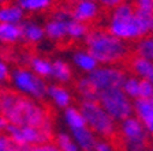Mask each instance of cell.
I'll use <instances>...</instances> for the list:
<instances>
[{
  "label": "cell",
  "instance_id": "38",
  "mask_svg": "<svg viewBox=\"0 0 153 151\" xmlns=\"http://www.w3.org/2000/svg\"><path fill=\"white\" fill-rule=\"evenodd\" d=\"M73 4H75V3H79V1H85V0H70ZM93 1H97V0H93Z\"/></svg>",
  "mask_w": 153,
  "mask_h": 151
},
{
  "label": "cell",
  "instance_id": "34",
  "mask_svg": "<svg viewBox=\"0 0 153 151\" xmlns=\"http://www.w3.org/2000/svg\"><path fill=\"white\" fill-rule=\"evenodd\" d=\"M11 146V139L7 135H0V151H8Z\"/></svg>",
  "mask_w": 153,
  "mask_h": 151
},
{
  "label": "cell",
  "instance_id": "7",
  "mask_svg": "<svg viewBox=\"0 0 153 151\" xmlns=\"http://www.w3.org/2000/svg\"><path fill=\"white\" fill-rule=\"evenodd\" d=\"M118 129L123 139L124 151H148L149 135L135 116L122 120Z\"/></svg>",
  "mask_w": 153,
  "mask_h": 151
},
{
  "label": "cell",
  "instance_id": "40",
  "mask_svg": "<svg viewBox=\"0 0 153 151\" xmlns=\"http://www.w3.org/2000/svg\"><path fill=\"white\" fill-rule=\"evenodd\" d=\"M148 151H153V150H148Z\"/></svg>",
  "mask_w": 153,
  "mask_h": 151
},
{
  "label": "cell",
  "instance_id": "27",
  "mask_svg": "<svg viewBox=\"0 0 153 151\" xmlns=\"http://www.w3.org/2000/svg\"><path fill=\"white\" fill-rule=\"evenodd\" d=\"M55 144L59 148V151H79L76 143L71 135L66 132H59L55 138Z\"/></svg>",
  "mask_w": 153,
  "mask_h": 151
},
{
  "label": "cell",
  "instance_id": "23",
  "mask_svg": "<svg viewBox=\"0 0 153 151\" xmlns=\"http://www.w3.org/2000/svg\"><path fill=\"white\" fill-rule=\"evenodd\" d=\"M53 0H16V6L22 10L23 13H40L49 8Z\"/></svg>",
  "mask_w": 153,
  "mask_h": 151
},
{
  "label": "cell",
  "instance_id": "26",
  "mask_svg": "<svg viewBox=\"0 0 153 151\" xmlns=\"http://www.w3.org/2000/svg\"><path fill=\"white\" fill-rule=\"evenodd\" d=\"M75 90L78 93V95L82 98V101H96V98H97V93L92 87V85L89 83L86 76H82V78L76 80Z\"/></svg>",
  "mask_w": 153,
  "mask_h": 151
},
{
  "label": "cell",
  "instance_id": "39",
  "mask_svg": "<svg viewBox=\"0 0 153 151\" xmlns=\"http://www.w3.org/2000/svg\"><path fill=\"white\" fill-rule=\"evenodd\" d=\"M7 0H0V6H3V4H6Z\"/></svg>",
  "mask_w": 153,
  "mask_h": 151
},
{
  "label": "cell",
  "instance_id": "22",
  "mask_svg": "<svg viewBox=\"0 0 153 151\" xmlns=\"http://www.w3.org/2000/svg\"><path fill=\"white\" fill-rule=\"evenodd\" d=\"M64 121H66L67 127L70 128V131H74V129H79L82 127H86L85 119H83L81 110L75 106H68L64 109Z\"/></svg>",
  "mask_w": 153,
  "mask_h": 151
},
{
  "label": "cell",
  "instance_id": "21",
  "mask_svg": "<svg viewBox=\"0 0 153 151\" xmlns=\"http://www.w3.org/2000/svg\"><path fill=\"white\" fill-rule=\"evenodd\" d=\"M51 78H53L59 83H68L73 79V69H71L70 64L60 59L52 61Z\"/></svg>",
  "mask_w": 153,
  "mask_h": 151
},
{
  "label": "cell",
  "instance_id": "16",
  "mask_svg": "<svg viewBox=\"0 0 153 151\" xmlns=\"http://www.w3.org/2000/svg\"><path fill=\"white\" fill-rule=\"evenodd\" d=\"M22 41V29L21 23H0V44L1 45H14Z\"/></svg>",
  "mask_w": 153,
  "mask_h": 151
},
{
  "label": "cell",
  "instance_id": "24",
  "mask_svg": "<svg viewBox=\"0 0 153 151\" xmlns=\"http://www.w3.org/2000/svg\"><path fill=\"white\" fill-rule=\"evenodd\" d=\"M135 53L138 57L153 61V34L140 38L135 45Z\"/></svg>",
  "mask_w": 153,
  "mask_h": 151
},
{
  "label": "cell",
  "instance_id": "32",
  "mask_svg": "<svg viewBox=\"0 0 153 151\" xmlns=\"http://www.w3.org/2000/svg\"><path fill=\"white\" fill-rule=\"evenodd\" d=\"M29 151H59V148L56 147L55 143L47 142V143H41V144L32 146V147L29 148Z\"/></svg>",
  "mask_w": 153,
  "mask_h": 151
},
{
  "label": "cell",
  "instance_id": "25",
  "mask_svg": "<svg viewBox=\"0 0 153 151\" xmlns=\"http://www.w3.org/2000/svg\"><path fill=\"white\" fill-rule=\"evenodd\" d=\"M89 33V27L86 23L78 22L75 19H70L67 23V37L71 40H85Z\"/></svg>",
  "mask_w": 153,
  "mask_h": 151
},
{
  "label": "cell",
  "instance_id": "9",
  "mask_svg": "<svg viewBox=\"0 0 153 151\" xmlns=\"http://www.w3.org/2000/svg\"><path fill=\"white\" fill-rule=\"evenodd\" d=\"M86 78L99 94L112 88H120L126 79V72L115 66H101L88 74Z\"/></svg>",
  "mask_w": 153,
  "mask_h": 151
},
{
  "label": "cell",
  "instance_id": "4",
  "mask_svg": "<svg viewBox=\"0 0 153 151\" xmlns=\"http://www.w3.org/2000/svg\"><path fill=\"white\" fill-rule=\"evenodd\" d=\"M79 110L85 119L86 127L94 135H99L104 139L116 135V121L111 119V116L100 106L97 101H82Z\"/></svg>",
  "mask_w": 153,
  "mask_h": 151
},
{
  "label": "cell",
  "instance_id": "5",
  "mask_svg": "<svg viewBox=\"0 0 153 151\" xmlns=\"http://www.w3.org/2000/svg\"><path fill=\"white\" fill-rule=\"evenodd\" d=\"M10 80L16 91L25 97L32 98L34 101H41L47 97L48 86L45 80L34 75L29 68L16 67L10 74Z\"/></svg>",
  "mask_w": 153,
  "mask_h": 151
},
{
  "label": "cell",
  "instance_id": "2",
  "mask_svg": "<svg viewBox=\"0 0 153 151\" xmlns=\"http://www.w3.org/2000/svg\"><path fill=\"white\" fill-rule=\"evenodd\" d=\"M86 50L102 66L120 63L128 53L127 44L101 29L89 30L85 37Z\"/></svg>",
  "mask_w": 153,
  "mask_h": 151
},
{
  "label": "cell",
  "instance_id": "20",
  "mask_svg": "<svg viewBox=\"0 0 153 151\" xmlns=\"http://www.w3.org/2000/svg\"><path fill=\"white\" fill-rule=\"evenodd\" d=\"M25 13L16 4H3L0 6V23L19 25L23 21Z\"/></svg>",
  "mask_w": 153,
  "mask_h": 151
},
{
  "label": "cell",
  "instance_id": "28",
  "mask_svg": "<svg viewBox=\"0 0 153 151\" xmlns=\"http://www.w3.org/2000/svg\"><path fill=\"white\" fill-rule=\"evenodd\" d=\"M120 88L130 99H137L140 93V79L137 76H126Z\"/></svg>",
  "mask_w": 153,
  "mask_h": 151
},
{
  "label": "cell",
  "instance_id": "15",
  "mask_svg": "<svg viewBox=\"0 0 153 151\" xmlns=\"http://www.w3.org/2000/svg\"><path fill=\"white\" fill-rule=\"evenodd\" d=\"M130 68L138 79L153 83V61L135 56L130 61Z\"/></svg>",
  "mask_w": 153,
  "mask_h": 151
},
{
  "label": "cell",
  "instance_id": "30",
  "mask_svg": "<svg viewBox=\"0 0 153 151\" xmlns=\"http://www.w3.org/2000/svg\"><path fill=\"white\" fill-rule=\"evenodd\" d=\"M134 8L140 13L153 14V0H135Z\"/></svg>",
  "mask_w": 153,
  "mask_h": 151
},
{
  "label": "cell",
  "instance_id": "17",
  "mask_svg": "<svg viewBox=\"0 0 153 151\" xmlns=\"http://www.w3.org/2000/svg\"><path fill=\"white\" fill-rule=\"evenodd\" d=\"M71 136H73L74 142L76 143L78 148L82 151L93 150V146H94L96 140H97L96 135L88 127H82V128H79V129L71 131Z\"/></svg>",
  "mask_w": 153,
  "mask_h": 151
},
{
  "label": "cell",
  "instance_id": "3",
  "mask_svg": "<svg viewBox=\"0 0 153 151\" xmlns=\"http://www.w3.org/2000/svg\"><path fill=\"white\" fill-rule=\"evenodd\" d=\"M108 33L122 41H134L153 33V14L135 11L130 16H111Z\"/></svg>",
  "mask_w": 153,
  "mask_h": 151
},
{
  "label": "cell",
  "instance_id": "8",
  "mask_svg": "<svg viewBox=\"0 0 153 151\" xmlns=\"http://www.w3.org/2000/svg\"><path fill=\"white\" fill-rule=\"evenodd\" d=\"M6 133L16 144L32 147V146H36V144L51 142L52 133H53V125L36 128V127H29V125L19 127V125L10 124Z\"/></svg>",
  "mask_w": 153,
  "mask_h": 151
},
{
  "label": "cell",
  "instance_id": "42",
  "mask_svg": "<svg viewBox=\"0 0 153 151\" xmlns=\"http://www.w3.org/2000/svg\"><path fill=\"white\" fill-rule=\"evenodd\" d=\"M0 114H1V112H0Z\"/></svg>",
  "mask_w": 153,
  "mask_h": 151
},
{
  "label": "cell",
  "instance_id": "11",
  "mask_svg": "<svg viewBox=\"0 0 153 151\" xmlns=\"http://www.w3.org/2000/svg\"><path fill=\"white\" fill-rule=\"evenodd\" d=\"M133 110L135 117L142 123L148 135L153 136V99L152 98H137L133 101Z\"/></svg>",
  "mask_w": 153,
  "mask_h": 151
},
{
  "label": "cell",
  "instance_id": "10",
  "mask_svg": "<svg viewBox=\"0 0 153 151\" xmlns=\"http://www.w3.org/2000/svg\"><path fill=\"white\" fill-rule=\"evenodd\" d=\"M73 19L71 11L67 8H59L56 10L52 16L49 18L44 29V34L52 41H62L67 37V23Z\"/></svg>",
  "mask_w": 153,
  "mask_h": 151
},
{
  "label": "cell",
  "instance_id": "14",
  "mask_svg": "<svg viewBox=\"0 0 153 151\" xmlns=\"http://www.w3.org/2000/svg\"><path fill=\"white\" fill-rule=\"evenodd\" d=\"M47 97L53 102V105L59 109H66L71 106L73 95L66 87L59 85H51L47 87Z\"/></svg>",
  "mask_w": 153,
  "mask_h": 151
},
{
  "label": "cell",
  "instance_id": "37",
  "mask_svg": "<svg viewBox=\"0 0 153 151\" xmlns=\"http://www.w3.org/2000/svg\"><path fill=\"white\" fill-rule=\"evenodd\" d=\"M27 146H21V144H16V143H14L13 140H11V146H10V150L8 151H29Z\"/></svg>",
  "mask_w": 153,
  "mask_h": 151
},
{
  "label": "cell",
  "instance_id": "36",
  "mask_svg": "<svg viewBox=\"0 0 153 151\" xmlns=\"http://www.w3.org/2000/svg\"><path fill=\"white\" fill-rule=\"evenodd\" d=\"M10 123L8 120L3 116V114H0V135H4L7 132V128H8Z\"/></svg>",
  "mask_w": 153,
  "mask_h": 151
},
{
  "label": "cell",
  "instance_id": "19",
  "mask_svg": "<svg viewBox=\"0 0 153 151\" xmlns=\"http://www.w3.org/2000/svg\"><path fill=\"white\" fill-rule=\"evenodd\" d=\"M73 63L75 64L76 68H79L81 71L89 74L93 69L99 67V63L94 60V57L88 52L86 49H78L74 52L73 55Z\"/></svg>",
  "mask_w": 153,
  "mask_h": 151
},
{
  "label": "cell",
  "instance_id": "6",
  "mask_svg": "<svg viewBox=\"0 0 153 151\" xmlns=\"http://www.w3.org/2000/svg\"><path fill=\"white\" fill-rule=\"evenodd\" d=\"M96 101L114 121H119L133 116V101L122 91V88H112L97 94Z\"/></svg>",
  "mask_w": 153,
  "mask_h": 151
},
{
  "label": "cell",
  "instance_id": "29",
  "mask_svg": "<svg viewBox=\"0 0 153 151\" xmlns=\"http://www.w3.org/2000/svg\"><path fill=\"white\" fill-rule=\"evenodd\" d=\"M138 98H152L153 99V83L140 79V93Z\"/></svg>",
  "mask_w": 153,
  "mask_h": 151
},
{
  "label": "cell",
  "instance_id": "1",
  "mask_svg": "<svg viewBox=\"0 0 153 151\" xmlns=\"http://www.w3.org/2000/svg\"><path fill=\"white\" fill-rule=\"evenodd\" d=\"M0 112L13 125L41 128L52 125V119L38 101L25 97L11 88H0Z\"/></svg>",
  "mask_w": 153,
  "mask_h": 151
},
{
  "label": "cell",
  "instance_id": "31",
  "mask_svg": "<svg viewBox=\"0 0 153 151\" xmlns=\"http://www.w3.org/2000/svg\"><path fill=\"white\" fill-rule=\"evenodd\" d=\"M93 151H116L115 147L112 146V143H109L108 140H105V139H97L93 146Z\"/></svg>",
  "mask_w": 153,
  "mask_h": 151
},
{
  "label": "cell",
  "instance_id": "18",
  "mask_svg": "<svg viewBox=\"0 0 153 151\" xmlns=\"http://www.w3.org/2000/svg\"><path fill=\"white\" fill-rule=\"evenodd\" d=\"M21 29H22V40L29 44H37V42L42 41L45 35L42 26H40L33 21L21 22Z\"/></svg>",
  "mask_w": 153,
  "mask_h": 151
},
{
  "label": "cell",
  "instance_id": "35",
  "mask_svg": "<svg viewBox=\"0 0 153 151\" xmlns=\"http://www.w3.org/2000/svg\"><path fill=\"white\" fill-rule=\"evenodd\" d=\"M100 3L105 7H109V8H115V7H118L119 4L124 3L126 0H99Z\"/></svg>",
  "mask_w": 153,
  "mask_h": 151
},
{
  "label": "cell",
  "instance_id": "33",
  "mask_svg": "<svg viewBox=\"0 0 153 151\" xmlns=\"http://www.w3.org/2000/svg\"><path fill=\"white\" fill-rule=\"evenodd\" d=\"M10 74H11V71H10V67L7 64V61L0 59V83L7 82L10 79Z\"/></svg>",
  "mask_w": 153,
  "mask_h": 151
},
{
  "label": "cell",
  "instance_id": "41",
  "mask_svg": "<svg viewBox=\"0 0 153 151\" xmlns=\"http://www.w3.org/2000/svg\"><path fill=\"white\" fill-rule=\"evenodd\" d=\"M89 151H93V150H89Z\"/></svg>",
  "mask_w": 153,
  "mask_h": 151
},
{
  "label": "cell",
  "instance_id": "13",
  "mask_svg": "<svg viewBox=\"0 0 153 151\" xmlns=\"http://www.w3.org/2000/svg\"><path fill=\"white\" fill-rule=\"evenodd\" d=\"M22 59H23V63H25L26 66H29V69H30L34 75H37L38 78H41V79L51 78L52 61L44 59V57H38V56L29 55V53L23 55Z\"/></svg>",
  "mask_w": 153,
  "mask_h": 151
},
{
  "label": "cell",
  "instance_id": "12",
  "mask_svg": "<svg viewBox=\"0 0 153 151\" xmlns=\"http://www.w3.org/2000/svg\"><path fill=\"white\" fill-rule=\"evenodd\" d=\"M97 15H99V4L93 0H85V1L75 3L71 10L73 19L82 23L90 22V21L96 19Z\"/></svg>",
  "mask_w": 153,
  "mask_h": 151
}]
</instances>
